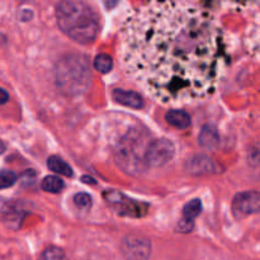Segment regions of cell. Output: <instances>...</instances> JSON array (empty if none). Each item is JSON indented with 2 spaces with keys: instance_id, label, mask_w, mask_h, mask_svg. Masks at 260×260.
I'll return each mask as SVG.
<instances>
[{
  "instance_id": "1",
  "label": "cell",
  "mask_w": 260,
  "mask_h": 260,
  "mask_svg": "<svg viewBox=\"0 0 260 260\" xmlns=\"http://www.w3.org/2000/svg\"><path fill=\"white\" fill-rule=\"evenodd\" d=\"M122 58L129 76L154 99L170 106L190 103L217 85L220 29L197 3H147L124 27Z\"/></svg>"
},
{
  "instance_id": "2",
  "label": "cell",
  "mask_w": 260,
  "mask_h": 260,
  "mask_svg": "<svg viewBox=\"0 0 260 260\" xmlns=\"http://www.w3.org/2000/svg\"><path fill=\"white\" fill-rule=\"evenodd\" d=\"M56 18L61 30L79 43L93 42L98 35V15L86 3L60 2L56 8Z\"/></svg>"
},
{
  "instance_id": "3",
  "label": "cell",
  "mask_w": 260,
  "mask_h": 260,
  "mask_svg": "<svg viewBox=\"0 0 260 260\" xmlns=\"http://www.w3.org/2000/svg\"><path fill=\"white\" fill-rule=\"evenodd\" d=\"M89 60L81 55L65 56L56 66V81L68 94L84 93L90 85Z\"/></svg>"
},
{
  "instance_id": "4",
  "label": "cell",
  "mask_w": 260,
  "mask_h": 260,
  "mask_svg": "<svg viewBox=\"0 0 260 260\" xmlns=\"http://www.w3.org/2000/svg\"><path fill=\"white\" fill-rule=\"evenodd\" d=\"M175 154V146L170 140L159 139L150 142L145 152V162L147 167L160 168L169 162Z\"/></svg>"
},
{
  "instance_id": "5",
  "label": "cell",
  "mask_w": 260,
  "mask_h": 260,
  "mask_svg": "<svg viewBox=\"0 0 260 260\" xmlns=\"http://www.w3.org/2000/svg\"><path fill=\"white\" fill-rule=\"evenodd\" d=\"M104 197L111 207L121 216L140 217L144 216L147 211V205L127 198L121 192H106Z\"/></svg>"
},
{
  "instance_id": "6",
  "label": "cell",
  "mask_w": 260,
  "mask_h": 260,
  "mask_svg": "<svg viewBox=\"0 0 260 260\" xmlns=\"http://www.w3.org/2000/svg\"><path fill=\"white\" fill-rule=\"evenodd\" d=\"M260 197L258 192H243L233 201V213L236 218H245L259 212Z\"/></svg>"
},
{
  "instance_id": "7",
  "label": "cell",
  "mask_w": 260,
  "mask_h": 260,
  "mask_svg": "<svg viewBox=\"0 0 260 260\" xmlns=\"http://www.w3.org/2000/svg\"><path fill=\"white\" fill-rule=\"evenodd\" d=\"M122 250L128 260H147L151 253V245L146 239L128 236L122 243Z\"/></svg>"
},
{
  "instance_id": "8",
  "label": "cell",
  "mask_w": 260,
  "mask_h": 260,
  "mask_svg": "<svg viewBox=\"0 0 260 260\" xmlns=\"http://www.w3.org/2000/svg\"><path fill=\"white\" fill-rule=\"evenodd\" d=\"M112 95H113V99L117 103L122 104V106L129 107V108L139 109L142 108L145 104L142 96L140 95L139 93H135V91H127L121 90V89H116Z\"/></svg>"
},
{
  "instance_id": "9",
  "label": "cell",
  "mask_w": 260,
  "mask_h": 260,
  "mask_svg": "<svg viewBox=\"0 0 260 260\" xmlns=\"http://www.w3.org/2000/svg\"><path fill=\"white\" fill-rule=\"evenodd\" d=\"M212 169V160L205 155H197V156L188 160L187 162V170L192 174H205V173H210Z\"/></svg>"
},
{
  "instance_id": "10",
  "label": "cell",
  "mask_w": 260,
  "mask_h": 260,
  "mask_svg": "<svg viewBox=\"0 0 260 260\" xmlns=\"http://www.w3.org/2000/svg\"><path fill=\"white\" fill-rule=\"evenodd\" d=\"M200 145L206 150H213L220 144V136H218L217 129L213 126H205L201 131L200 137H198Z\"/></svg>"
},
{
  "instance_id": "11",
  "label": "cell",
  "mask_w": 260,
  "mask_h": 260,
  "mask_svg": "<svg viewBox=\"0 0 260 260\" xmlns=\"http://www.w3.org/2000/svg\"><path fill=\"white\" fill-rule=\"evenodd\" d=\"M167 121L168 123L172 124V126L175 127V128L184 129L187 128V127H189L190 117L188 116L185 112L174 109V111H170L167 113Z\"/></svg>"
},
{
  "instance_id": "12",
  "label": "cell",
  "mask_w": 260,
  "mask_h": 260,
  "mask_svg": "<svg viewBox=\"0 0 260 260\" xmlns=\"http://www.w3.org/2000/svg\"><path fill=\"white\" fill-rule=\"evenodd\" d=\"M47 167L51 172L57 173V174L65 175V177H71L73 175V169L70 165L58 156H50L47 160Z\"/></svg>"
},
{
  "instance_id": "13",
  "label": "cell",
  "mask_w": 260,
  "mask_h": 260,
  "mask_svg": "<svg viewBox=\"0 0 260 260\" xmlns=\"http://www.w3.org/2000/svg\"><path fill=\"white\" fill-rule=\"evenodd\" d=\"M41 187H42L43 190L50 193H60L61 190L63 189L65 184H63L62 179H60L58 177H55V175H48L41 183Z\"/></svg>"
},
{
  "instance_id": "14",
  "label": "cell",
  "mask_w": 260,
  "mask_h": 260,
  "mask_svg": "<svg viewBox=\"0 0 260 260\" xmlns=\"http://www.w3.org/2000/svg\"><path fill=\"white\" fill-rule=\"evenodd\" d=\"M201 211H202V202L200 200H193L190 202H188L187 205L183 208V215L184 217L189 221H194V218H197L200 216Z\"/></svg>"
},
{
  "instance_id": "15",
  "label": "cell",
  "mask_w": 260,
  "mask_h": 260,
  "mask_svg": "<svg viewBox=\"0 0 260 260\" xmlns=\"http://www.w3.org/2000/svg\"><path fill=\"white\" fill-rule=\"evenodd\" d=\"M94 68L102 74L109 73L113 68V61H112L111 56L106 55V53H101L96 56L95 61H94Z\"/></svg>"
},
{
  "instance_id": "16",
  "label": "cell",
  "mask_w": 260,
  "mask_h": 260,
  "mask_svg": "<svg viewBox=\"0 0 260 260\" xmlns=\"http://www.w3.org/2000/svg\"><path fill=\"white\" fill-rule=\"evenodd\" d=\"M40 260H68V258H66L65 253H63L60 248L52 246V248L46 249V250L41 254Z\"/></svg>"
},
{
  "instance_id": "17",
  "label": "cell",
  "mask_w": 260,
  "mask_h": 260,
  "mask_svg": "<svg viewBox=\"0 0 260 260\" xmlns=\"http://www.w3.org/2000/svg\"><path fill=\"white\" fill-rule=\"evenodd\" d=\"M15 180H17V175L14 173L3 170V172H0V189L12 187L15 183Z\"/></svg>"
},
{
  "instance_id": "18",
  "label": "cell",
  "mask_w": 260,
  "mask_h": 260,
  "mask_svg": "<svg viewBox=\"0 0 260 260\" xmlns=\"http://www.w3.org/2000/svg\"><path fill=\"white\" fill-rule=\"evenodd\" d=\"M74 202H75L76 207L81 208V210H88L91 206V197L88 193H78L74 197Z\"/></svg>"
},
{
  "instance_id": "19",
  "label": "cell",
  "mask_w": 260,
  "mask_h": 260,
  "mask_svg": "<svg viewBox=\"0 0 260 260\" xmlns=\"http://www.w3.org/2000/svg\"><path fill=\"white\" fill-rule=\"evenodd\" d=\"M193 228H194V222H193V221L187 220V218H183V220H180L179 222H178L177 230L179 231V233L187 234V233H190V231L193 230Z\"/></svg>"
},
{
  "instance_id": "20",
  "label": "cell",
  "mask_w": 260,
  "mask_h": 260,
  "mask_svg": "<svg viewBox=\"0 0 260 260\" xmlns=\"http://www.w3.org/2000/svg\"><path fill=\"white\" fill-rule=\"evenodd\" d=\"M8 99H9V95H8L7 91L4 90V89L0 88V104H4L7 103Z\"/></svg>"
},
{
  "instance_id": "21",
  "label": "cell",
  "mask_w": 260,
  "mask_h": 260,
  "mask_svg": "<svg viewBox=\"0 0 260 260\" xmlns=\"http://www.w3.org/2000/svg\"><path fill=\"white\" fill-rule=\"evenodd\" d=\"M4 151H5V144L0 140V155H2Z\"/></svg>"
},
{
  "instance_id": "22",
  "label": "cell",
  "mask_w": 260,
  "mask_h": 260,
  "mask_svg": "<svg viewBox=\"0 0 260 260\" xmlns=\"http://www.w3.org/2000/svg\"><path fill=\"white\" fill-rule=\"evenodd\" d=\"M83 180L84 182H90L89 184H94V183H95V180L90 179V178H86V177H83Z\"/></svg>"
}]
</instances>
